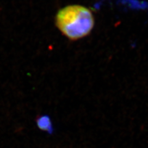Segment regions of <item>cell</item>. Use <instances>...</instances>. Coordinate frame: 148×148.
Listing matches in <instances>:
<instances>
[{
	"label": "cell",
	"mask_w": 148,
	"mask_h": 148,
	"mask_svg": "<svg viewBox=\"0 0 148 148\" xmlns=\"http://www.w3.org/2000/svg\"><path fill=\"white\" fill-rule=\"evenodd\" d=\"M92 13L88 8L81 5H69L58 12L56 25L62 33L72 40L83 38L94 27Z\"/></svg>",
	"instance_id": "obj_1"
},
{
	"label": "cell",
	"mask_w": 148,
	"mask_h": 148,
	"mask_svg": "<svg viewBox=\"0 0 148 148\" xmlns=\"http://www.w3.org/2000/svg\"><path fill=\"white\" fill-rule=\"evenodd\" d=\"M36 126L40 130L51 135L54 132V128L51 119L48 114L41 115L36 120Z\"/></svg>",
	"instance_id": "obj_2"
}]
</instances>
